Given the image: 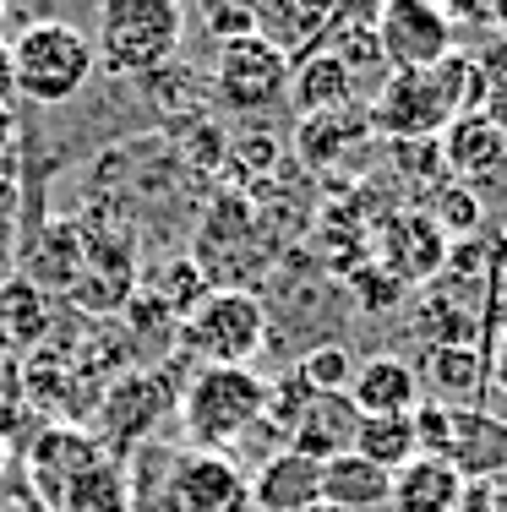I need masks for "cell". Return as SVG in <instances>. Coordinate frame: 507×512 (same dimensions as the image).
Here are the masks:
<instances>
[{"instance_id": "cell-7", "label": "cell", "mask_w": 507, "mask_h": 512, "mask_svg": "<svg viewBox=\"0 0 507 512\" xmlns=\"http://www.w3.org/2000/svg\"><path fill=\"white\" fill-rule=\"evenodd\" d=\"M289 71H295V60L251 33V39H235L219 50L213 99L235 109V115H268V109H279L289 99Z\"/></svg>"}, {"instance_id": "cell-26", "label": "cell", "mask_w": 507, "mask_h": 512, "mask_svg": "<svg viewBox=\"0 0 507 512\" xmlns=\"http://www.w3.org/2000/svg\"><path fill=\"white\" fill-rule=\"evenodd\" d=\"M344 148H349L344 109H328V115H306V120H300V158H306V164H333Z\"/></svg>"}, {"instance_id": "cell-30", "label": "cell", "mask_w": 507, "mask_h": 512, "mask_svg": "<svg viewBox=\"0 0 507 512\" xmlns=\"http://www.w3.org/2000/svg\"><path fill=\"white\" fill-rule=\"evenodd\" d=\"M17 99V71H11V39H0V104Z\"/></svg>"}, {"instance_id": "cell-27", "label": "cell", "mask_w": 507, "mask_h": 512, "mask_svg": "<svg viewBox=\"0 0 507 512\" xmlns=\"http://www.w3.org/2000/svg\"><path fill=\"white\" fill-rule=\"evenodd\" d=\"M431 218H437V229L442 235H458V229H475V218H480V202L469 197L464 186L458 191H442L437 207H431Z\"/></svg>"}, {"instance_id": "cell-33", "label": "cell", "mask_w": 507, "mask_h": 512, "mask_svg": "<svg viewBox=\"0 0 507 512\" xmlns=\"http://www.w3.org/2000/svg\"><path fill=\"white\" fill-rule=\"evenodd\" d=\"M6 463H11V447H6V436H0V474H6Z\"/></svg>"}, {"instance_id": "cell-28", "label": "cell", "mask_w": 507, "mask_h": 512, "mask_svg": "<svg viewBox=\"0 0 507 512\" xmlns=\"http://www.w3.org/2000/svg\"><path fill=\"white\" fill-rule=\"evenodd\" d=\"M448 17H464V22H502L507 17V0H442Z\"/></svg>"}, {"instance_id": "cell-34", "label": "cell", "mask_w": 507, "mask_h": 512, "mask_svg": "<svg viewBox=\"0 0 507 512\" xmlns=\"http://www.w3.org/2000/svg\"><path fill=\"white\" fill-rule=\"evenodd\" d=\"M0 39H6V0H0Z\"/></svg>"}, {"instance_id": "cell-14", "label": "cell", "mask_w": 507, "mask_h": 512, "mask_svg": "<svg viewBox=\"0 0 507 512\" xmlns=\"http://www.w3.org/2000/svg\"><path fill=\"white\" fill-rule=\"evenodd\" d=\"M328 22L333 0H257V39H268L289 60L317 55L328 39Z\"/></svg>"}, {"instance_id": "cell-15", "label": "cell", "mask_w": 507, "mask_h": 512, "mask_svg": "<svg viewBox=\"0 0 507 512\" xmlns=\"http://www.w3.org/2000/svg\"><path fill=\"white\" fill-rule=\"evenodd\" d=\"M251 507L257 512H311L322 507V463L300 453H273L251 474Z\"/></svg>"}, {"instance_id": "cell-20", "label": "cell", "mask_w": 507, "mask_h": 512, "mask_svg": "<svg viewBox=\"0 0 507 512\" xmlns=\"http://www.w3.org/2000/svg\"><path fill=\"white\" fill-rule=\"evenodd\" d=\"M169 409V382L164 376H126L120 387H110V404H104V425H110L115 442H137L159 425V414Z\"/></svg>"}, {"instance_id": "cell-16", "label": "cell", "mask_w": 507, "mask_h": 512, "mask_svg": "<svg viewBox=\"0 0 507 512\" xmlns=\"http://www.w3.org/2000/svg\"><path fill=\"white\" fill-rule=\"evenodd\" d=\"M469 480L453 469L448 458H415L393 474V512H464Z\"/></svg>"}, {"instance_id": "cell-9", "label": "cell", "mask_w": 507, "mask_h": 512, "mask_svg": "<svg viewBox=\"0 0 507 512\" xmlns=\"http://www.w3.org/2000/svg\"><path fill=\"white\" fill-rule=\"evenodd\" d=\"M448 267V235L431 213H398L382 229V273L393 284H426Z\"/></svg>"}, {"instance_id": "cell-17", "label": "cell", "mask_w": 507, "mask_h": 512, "mask_svg": "<svg viewBox=\"0 0 507 512\" xmlns=\"http://www.w3.org/2000/svg\"><path fill=\"white\" fill-rule=\"evenodd\" d=\"M393 496V474L366 463L360 453H338L322 463V507L333 512H377Z\"/></svg>"}, {"instance_id": "cell-6", "label": "cell", "mask_w": 507, "mask_h": 512, "mask_svg": "<svg viewBox=\"0 0 507 512\" xmlns=\"http://www.w3.org/2000/svg\"><path fill=\"white\" fill-rule=\"evenodd\" d=\"M371 39L393 71H431L453 55L458 28L442 11V0H382Z\"/></svg>"}, {"instance_id": "cell-32", "label": "cell", "mask_w": 507, "mask_h": 512, "mask_svg": "<svg viewBox=\"0 0 507 512\" xmlns=\"http://www.w3.org/2000/svg\"><path fill=\"white\" fill-rule=\"evenodd\" d=\"M11 213H17V186L0 175V218H11Z\"/></svg>"}, {"instance_id": "cell-1", "label": "cell", "mask_w": 507, "mask_h": 512, "mask_svg": "<svg viewBox=\"0 0 507 512\" xmlns=\"http://www.w3.org/2000/svg\"><path fill=\"white\" fill-rule=\"evenodd\" d=\"M480 93H486V77H480L475 60L448 55L431 71H393L366 109V126L393 142H420L448 131L458 115H469Z\"/></svg>"}, {"instance_id": "cell-8", "label": "cell", "mask_w": 507, "mask_h": 512, "mask_svg": "<svg viewBox=\"0 0 507 512\" xmlns=\"http://www.w3.org/2000/svg\"><path fill=\"white\" fill-rule=\"evenodd\" d=\"M159 512H251V474L229 453H175L159 485Z\"/></svg>"}, {"instance_id": "cell-24", "label": "cell", "mask_w": 507, "mask_h": 512, "mask_svg": "<svg viewBox=\"0 0 507 512\" xmlns=\"http://www.w3.org/2000/svg\"><path fill=\"white\" fill-rule=\"evenodd\" d=\"M295 376H300L306 393H349V382H355V355H349L344 344H317L311 355H300Z\"/></svg>"}, {"instance_id": "cell-11", "label": "cell", "mask_w": 507, "mask_h": 512, "mask_svg": "<svg viewBox=\"0 0 507 512\" xmlns=\"http://www.w3.org/2000/svg\"><path fill=\"white\" fill-rule=\"evenodd\" d=\"M99 458H104V447L93 442L88 431H77V425H50V431H39V442H28V480H33V491L55 507L60 491Z\"/></svg>"}, {"instance_id": "cell-2", "label": "cell", "mask_w": 507, "mask_h": 512, "mask_svg": "<svg viewBox=\"0 0 507 512\" xmlns=\"http://www.w3.org/2000/svg\"><path fill=\"white\" fill-rule=\"evenodd\" d=\"M268 414V382L251 365H197L180 387V425L191 453H224Z\"/></svg>"}, {"instance_id": "cell-12", "label": "cell", "mask_w": 507, "mask_h": 512, "mask_svg": "<svg viewBox=\"0 0 507 512\" xmlns=\"http://www.w3.org/2000/svg\"><path fill=\"white\" fill-rule=\"evenodd\" d=\"M415 376H420V393H431L426 404H442V409H469L480 398V387L491 382L486 349L475 344H431L426 360L415 365Z\"/></svg>"}, {"instance_id": "cell-25", "label": "cell", "mask_w": 507, "mask_h": 512, "mask_svg": "<svg viewBox=\"0 0 507 512\" xmlns=\"http://www.w3.org/2000/svg\"><path fill=\"white\" fill-rule=\"evenodd\" d=\"M197 22L208 28V39L224 50V44L257 33V0H197Z\"/></svg>"}, {"instance_id": "cell-3", "label": "cell", "mask_w": 507, "mask_h": 512, "mask_svg": "<svg viewBox=\"0 0 507 512\" xmlns=\"http://www.w3.org/2000/svg\"><path fill=\"white\" fill-rule=\"evenodd\" d=\"M186 39V6L180 0H99V55L115 77H153L175 60Z\"/></svg>"}, {"instance_id": "cell-35", "label": "cell", "mask_w": 507, "mask_h": 512, "mask_svg": "<svg viewBox=\"0 0 507 512\" xmlns=\"http://www.w3.org/2000/svg\"><path fill=\"white\" fill-rule=\"evenodd\" d=\"M311 512H333V507H311Z\"/></svg>"}, {"instance_id": "cell-23", "label": "cell", "mask_w": 507, "mask_h": 512, "mask_svg": "<svg viewBox=\"0 0 507 512\" xmlns=\"http://www.w3.org/2000/svg\"><path fill=\"white\" fill-rule=\"evenodd\" d=\"M44 327H50V311H44L39 289L22 278L0 284V349H28Z\"/></svg>"}, {"instance_id": "cell-21", "label": "cell", "mask_w": 507, "mask_h": 512, "mask_svg": "<svg viewBox=\"0 0 507 512\" xmlns=\"http://www.w3.org/2000/svg\"><path fill=\"white\" fill-rule=\"evenodd\" d=\"M55 512H131V474H126V463L110 458V453H104L99 463H88V469L60 491Z\"/></svg>"}, {"instance_id": "cell-18", "label": "cell", "mask_w": 507, "mask_h": 512, "mask_svg": "<svg viewBox=\"0 0 507 512\" xmlns=\"http://www.w3.org/2000/svg\"><path fill=\"white\" fill-rule=\"evenodd\" d=\"M355 99V66L333 50H317L306 60H295L289 71V104L300 115H328V109H344Z\"/></svg>"}, {"instance_id": "cell-31", "label": "cell", "mask_w": 507, "mask_h": 512, "mask_svg": "<svg viewBox=\"0 0 507 512\" xmlns=\"http://www.w3.org/2000/svg\"><path fill=\"white\" fill-rule=\"evenodd\" d=\"M11 137H17V115H11V104H0V153L11 148Z\"/></svg>"}, {"instance_id": "cell-13", "label": "cell", "mask_w": 507, "mask_h": 512, "mask_svg": "<svg viewBox=\"0 0 507 512\" xmlns=\"http://www.w3.org/2000/svg\"><path fill=\"white\" fill-rule=\"evenodd\" d=\"M349 404L360 409V420L366 414H415L426 404V393H420V376L409 360L398 355H371L355 365V382H349Z\"/></svg>"}, {"instance_id": "cell-5", "label": "cell", "mask_w": 507, "mask_h": 512, "mask_svg": "<svg viewBox=\"0 0 507 512\" xmlns=\"http://www.w3.org/2000/svg\"><path fill=\"white\" fill-rule=\"evenodd\" d=\"M268 338V311L246 289H213L180 316V344L197 365H251Z\"/></svg>"}, {"instance_id": "cell-4", "label": "cell", "mask_w": 507, "mask_h": 512, "mask_svg": "<svg viewBox=\"0 0 507 512\" xmlns=\"http://www.w3.org/2000/svg\"><path fill=\"white\" fill-rule=\"evenodd\" d=\"M11 71H17V93L33 104H71L88 77L99 71L93 39L71 22H28V28L11 39Z\"/></svg>"}, {"instance_id": "cell-19", "label": "cell", "mask_w": 507, "mask_h": 512, "mask_svg": "<svg viewBox=\"0 0 507 512\" xmlns=\"http://www.w3.org/2000/svg\"><path fill=\"white\" fill-rule=\"evenodd\" d=\"M442 153H448L453 175L480 180L507 158V131L491 115H475V109H469V115H458L453 126L442 131Z\"/></svg>"}, {"instance_id": "cell-22", "label": "cell", "mask_w": 507, "mask_h": 512, "mask_svg": "<svg viewBox=\"0 0 507 512\" xmlns=\"http://www.w3.org/2000/svg\"><path fill=\"white\" fill-rule=\"evenodd\" d=\"M349 453H360L366 463H377V469L398 474L404 463L420 458V442H415V414H366L355 431V447Z\"/></svg>"}, {"instance_id": "cell-10", "label": "cell", "mask_w": 507, "mask_h": 512, "mask_svg": "<svg viewBox=\"0 0 507 512\" xmlns=\"http://www.w3.org/2000/svg\"><path fill=\"white\" fill-rule=\"evenodd\" d=\"M355 431H360V409L349 404V393H311L306 409L289 425V453L328 463L355 447Z\"/></svg>"}, {"instance_id": "cell-29", "label": "cell", "mask_w": 507, "mask_h": 512, "mask_svg": "<svg viewBox=\"0 0 507 512\" xmlns=\"http://www.w3.org/2000/svg\"><path fill=\"white\" fill-rule=\"evenodd\" d=\"M486 376H491L497 393H507V327H502V338L491 344V355H486Z\"/></svg>"}]
</instances>
